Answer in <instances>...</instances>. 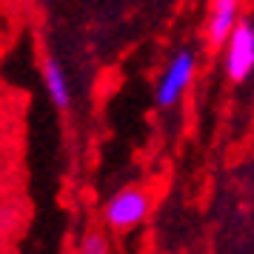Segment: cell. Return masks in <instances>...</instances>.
Returning <instances> with one entry per match:
<instances>
[{"label": "cell", "mask_w": 254, "mask_h": 254, "mask_svg": "<svg viewBox=\"0 0 254 254\" xmlns=\"http://www.w3.org/2000/svg\"><path fill=\"white\" fill-rule=\"evenodd\" d=\"M197 74V55L191 49H180L174 52L166 69L160 71L157 77V86H154V103L160 109H172V106L180 103V97L189 92V86Z\"/></svg>", "instance_id": "obj_1"}, {"label": "cell", "mask_w": 254, "mask_h": 254, "mask_svg": "<svg viewBox=\"0 0 254 254\" xmlns=\"http://www.w3.org/2000/svg\"><path fill=\"white\" fill-rule=\"evenodd\" d=\"M151 214V194L146 189L128 186L109 197L103 206V220L112 231H131Z\"/></svg>", "instance_id": "obj_2"}, {"label": "cell", "mask_w": 254, "mask_h": 254, "mask_svg": "<svg viewBox=\"0 0 254 254\" xmlns=\"http://www.w3.org/2000/svg\"><path fill=\"white\" fill-rule=\"evenodd\" d=\"M223 69L231 83H246L254 74V20L240 17L223 43Z\"/></svg>", "instance_id": "obj_3"}, {"label": "cell", "mask_w": 254, "mask_h": 254, "mask_svg": "<svg viewBox=\"0 0 254 254\" xmlns=\"http://www.w3.org/2000/svg\"><path fill=\"white\" fill-rule=\"evenodd\" d=\"M240 3L243 0H208V20L206 37L211 46H223L231 29L240 20Z\"/></svg>", "instance_id": "obj_4"}, {"label": "cell", "mask_w": 254, "mask_h": 254, "mask_svg": "<svg viewBox=\"0 0 254 254\" xmlns=\"http://www.w3.org/2000/svg\"><path fill=\"white\" fill-rule=\"evenodd\" d=\"M43 86H46V94L49 100L58 106V109H69L71 106V86H69V77L55 58H46L43 60Z\"/></svg>", "instance_id": "obj_5"}, {"label": "cell", "mask_w": 254, "mask_h": 254, "mask_svg": "<svg viewBox=\"0 0 254 254\" xmlns=\"http://www.w3.org/2000/svg\"><path fill=\"white\" fill-rule=\"evenodd\" d=\"M77 249H80L83 254H106L109 252V237H106L100 229L86 231L80 237V243H77Z\"/></svg>", "instance_id": "obj_6"}]
</instances>
